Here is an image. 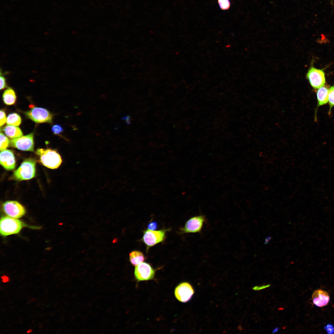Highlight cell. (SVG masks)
Returning <instances> with one entry per match:
<instances>
[{
    "instance_id": "obj_1",
    "label": "cell",
    "mask_w": 334,
    "mask_h": 334,
    "mask_svg": "<svg viewBox=\"0 0 334 334\" xmlns=\"http://www.w3.org/2000/svg\"><path fill=\"white\" fill-rule=\"evenodd\" d=\"M36 153L40 156V160L42 164L48 168H57L62 162L61 156L54 150L38 148L36 150Z\"/></svg>"
},
{
    "instance_id": "obj_2",
    "label": "cell",
    "mask_w": 334,
    "mask_h": 334,
    "mask_svg": "<svg viewBox=\"0 0 334 334\" xmlns=\"http://www.w3.org/2000/svg\"><path fill=\"white\" fill-rule=\"evenodd\" d=\"M26 225L20 220L9 216H3L0 220V234L4 237L16 234Z\"/></svg>"
},
{
    "instance_id": "obj_3",
    "label": "cell",
    "mask_w": 334,
    "mask_h": 334,
    "mask_svg": "<svg viewBox=\"0 0 334 334\" xmlns=\"http://www.w3.org/2000/svg\"><path fill=\"white\" fill-rule=\"evenodd\" d=\"M36 161L32 158H28L21 163L13 173V178L18 181L27 180L35 177Z\"/></svg>"
},
{
    "instance_id": "obj_4",
    "label": "cell",
    "mask_w": 334,
    "mask_h": 334,
    "mask_svg": "<svg viewBox=\"0 0 334 334\" xmlns=\"http://www.w3.org/2000/svg\"><path fill=\"white\" fill-rule=\"evenodd\" d=\"M169 229H162L158 230L147 229L143 232L142 241L146 245L147 250L150 247L163 242L165 238L166 232Z\"/></svg>"
},
{
    "instance_id": "obj_5",
    "label": "cell",
    "mask_w": 334,
    "mask_h": 334,
    "mask_svg": "<svg viewBox=\"0 0 334 334\" xmlns=\"http://www.w3.org/2000/svg\"><path fill=\"white\" fill-rule=\"evenodd\" d=\"M206 221L204 215H199L193 216L186 222L183 227L181 228L180 233H200Z\"/></svg>"
},
{
    "instance_id": "obj_6",
    "label": "cell",
    "mask_w": 334,
    "mask_h": 334,
    "mask_svg": "<svg viewBox=\"0 0 334 334\" xmlns=\"http://www.w3.org/2000/svg\"><path fill=\"white\" fill-rule=\"evenodd\" d=\"M24 113L28 118L36 123H52V114L45 108L33 107Z\"/></svg>"
},
{
    "instance_id": "obj_7",
    "label": "cell",
    "mask_w": 334,
    "mask_h": 334,
    "mask_svg": "<svg viewBox=\"0 0 334 334\" xmlns=\"http://www.w3.org/2000/svg\"><path fill=\"white\" fill-rule=\"evenodd\" d=\"M156 271L149 263L143 262L135 266L134 274L137 281H147L153 279Z\"/></svg>"
},
{
    "instance_id": "obj_8",
    "label": "cell",
    "mask_w": 334,
    "mask_h": 334,
    "mask_svg": "<svg viewBox=\"0 0 334 334\" xmlns=\"http://www.w3.org/2000/svg\"><path fill=\"white\" fill-rule=\"evenodd\" d=\"M11 146L24 151H34V134L32 133L20 137L13 138L10 141Z\"/></svg>"
},
{
    "instance_id": "obj_9",
    "label": "cell",
    "mask_w": 334,
    "mask_h": 334,
    "mask_svg": "<svg viewBox=\"0 0 334 334\" xmlns=\"http://www.w3.org/2000/svg\"><path fill=\"white\" fill-rule=\"evenodd\" d=\"M306 78L311 87L317 89L324 86L325 83V74L321 69L311 66L309 69L306 75Z\"/></svg>"
},
{
    "instance_id": "obj_10",
    "label": "cell",
    "mask_w": 334,
    "mask_h": 334,
    "mask_svg": "<svg viewBox=\"0 0 334 334\" xmlns=\"http://www.w3.org/2000/svg\"><path fill=\"white\" fill-rule=\"evenodd\" d=\"M2 209L6 215L16 219L22 217L26 213L24 207L15 201H8L5 202L2 204Z\"/></svg>"
},
{
    "instance_id": "obj_11",
    "label": "cell",
    "mask_w": 334,
    "mask_h": 334,
    "mask_svg": "<svg viewBox=\"0 0 334 334\" xmlns=\"http://www.w3.org/2000/svg\"><path fill=\"white\" fill-rule=\"evenodd\" d=\"M192 286L187 282H182L178 285L174 290V295L179 301L186 302L188 301L194 293Z\"/></svg>"
},
{
    "instance_id": "obj_12",
    "label": "cell",
    "mask_w": 334,
    "mask_h": 334,
    "mask_svg": "<svg viewBox=\"0 0 334 334\" xmlns=\"http://www.w3.org/2000/svg\"><path fill=\"white\" fill-rule=\"evenodd\" d=\"M1 165L7 170H13L15 166V161L12 151L8 149L1 150L0 155Z\"/></svg>"
},
{
    "instance_id": "obj_13",
    "label": "cell",
    "mask_w": 334,
    "mask_h": 334,
    "mask_svg": "<svg viewBox=\"0 0 334 334\" xmlns=\"http://www.w3.org/2000/svg\"><path fill=\"white\" fill-rule=\"evenodd\" d=\"M314 304L317 306L322 307L327 305L330 300L328 293L321 289L315 290L312 295Z\"/></svg>"
},
{
    "instance_id": "obj_14",
    "label": "cell",
    "mask_w": 334,
    "mask_h": 334,
    "mask_svg": "<svg viewBox=\"0 0 334 334\" xmlns=\"http://www.w3.org/2000/svg\"><path fill=\"white\" fill-rule=\"evenodd\" d=\"M329 89L323 86L319 88L317 92V105L315 113V119H316V111L318 107L326 104L328 102V94Z\"/></svg>"
},
{
    "instance_id": "obj_15",
    "label": "cell",
    "mask_w": 334,
    "mask_h": 334,
    "mask_svg": "<svg viewBox=\"0 0 334 334\" xmlns=\"http://www.w3.org/2000/svg\"><path fill=\"white\" fill-rule=\"evenodd\" d=\"M6 135L11 138H16L22 136L23 133L18 127L12 125H7L3 128Z\"/></svg>"
},
{
    "instance_id": "obj_16",
    "label": "cell",
    "mask_w": 334,
    "mask_h": 334,
    "mask_svg": "<svg viewBox=\"0 0 334 334\" xmlns=\"http://www.w3.org/2000/svg\"><path fill=\"white\" fill-rule=\"evenodd\" d=\"M3 101L4 103L7 105L14 104L16 100V96L14 90L8 88L4 91L2 95Z\"/></svg>"
},
{
    "instance_id": "obj_17",
    "label": "cell",
    "mask_w": 334,
    "mask_h": 334,
    "mask_svg": "<svg viewBox=\"0 0 334 334\" xmlns=\"http://www.w3.org/2000/svg\"><path fill=\"white\" fill-rule=\"evenodd\" d=\"M145 259L143 254L138 250H134L129 254V261L131 264L136 266L143 262Z\"/></svg>"
},
{
    "instance_id": "obj_18",
    "label": "cell",
    "mask_w": 334,
    "mask_h": 334,
    "mask_svg": "<svg viewBox=\"0 0 334 334\" xmlns=\"http://www.w3.org/2000/svg\"><path fill=\"white\" fill-rule=\"evenodd\" d=\"M21 122V117L16 113L10 114L7 118L6 123L8 125L18 126L20 124Z\"/></svg>"
},
{
    "instance_id": "obj_19",
    "label": "cell",
    "mask_w": 334,
    "mask_h": 334,
    "mask_svg": "<svg viewBox=\"0 0 334 334\" xmlns=\"http://www.w3.org/2000/svg\"><path fill=\"white\" fill-rule=\"evenodd\" d=\"M328 102L329 106L328 114H331L332 108L334 106V86L331 87L329 90Z\"/></svg>"
},
{
    "instance_id": "obj_20",
    "label": "cell",
    "mask_w": 334,
    "mask_h": 334,
    "mask_svg": "<svg viewBox=\"0 0 334 334\" xmlns=\"http://www.w3.org/2000/svg\"><path fill=\"white\" fill-rule=\"evenodd\" d=\"M10 143V141L8 138L2 133H0V145L1 151L5 149Z\"/></svg>"
},
{
    "instance_id": "obj_21",
    "label": "cell",
    "mask_w": 334,
    "mask_h": 334,
    "mask_svg": "<svg viewBox=\"0 0 334 334\" xmlns=\"http://www.w3.org/2000/svg\"><path fill=\"white\" fill-rule=\"evenodd\" d=\"M217 2L219 6L222 10H227L231 6L230 0H217Z\"/></svg>"
},
{
    "instance_id": "obj_22",
    "label": "cell",
    "mask_w": 334,
    "mask_h": 334,
    "mask_svg": "<svg viewBox=\"0 0 334 334\" xmlns=\"http://www.w3.org/2000/svg\"><path fill=\"white\" fill-rule=\"evenodd\" d=\"M52 130L54 134H58L62 132L63 128L60 125L56 124L52 126Z\"/></svg>"
},
{
    "instance_id": "obj_23",
    "label": "cell",
    "mask_w": 334,
    "mask_h": 334,
    "mask_svg": "<svg viewBox=\"0 0 334 334\" xmlns=\"http://www.w3.org/2000/svg\"><path fill=\"white\" fill-rule=\"evenodd\" d=\"M0 126L3 125L6 122L5 113L3 110H1L0 111Z\"/></svg>"
},
{
    "instance_id": "obj_24",
    "label": "cell",
    "mask_w": 334,
    "mask_h": 334,
    "mask_svg": "<svg viewBox=\"0 0 334 334\" xmlns=\"http://www.w3.org/2000/svg\"><path fill=\"white\" fill-rule=\"evenodd\" d=\"M157 223L156 221H151L148 224V229L152 230H155L157 228Z\"/></svg>"
},
{
    "instance_id": "obj_25",
    "label": "cell",
    "mask_w": 334,
    "mask_h": 334,
    "mask_svg": "<svg viewBox=\"0 0 334 334\" xmlns=\"http://www.w3.org/2000/svg\"><path fill=\"white\" fill-rule=\"evenodd\" d=\"M324 328L328 333H334V326L332 324H328L324 327Z\"/></svg>"
},
{
    "instance_id": "obj_26",
    "label": "cell",
    "mask_w": 334,
    "mask_h": 334,
    "mask_svg": "<svg viewBox=\"0 0 334 334\" xmlns=\"http://www.w3.org/2000/svg\"><path fill=\"white\" fill-rule=\"evenodd\" d=\"M0 90L5 88L6 86V79L5 77L1 74L0 77Z\"/></svg>"
},
{
    "instance_id": "obj_27",
    "label": "cell",
    "mask_w": 334,
    "mask_h": 334,
    "mask_svg": "<svg viewBox=\"0 0 334 334\" xmlns=\"http://www.w3.org/2000/svg\"><path fill=\"white\" fill-rule=\"evenodd\" d=\"M270 286V284H268L266 285H263L261 286H256L253 287L252 288L253 290L257 291L261 289H262L267 288L269 287Z\"/></svg>"
},
{
    "instance_id": "obj_28",
    "label": "cell",
    "mask_w": 334,
    "mask_h": 334,
    "mask_svg": "<svg viewBox=\"0 0 334 334\" xmlns=\"http://www.w3.org/2000/svg\"><path fill=\"white\" fill-rule=\"evenodd\" d=\"M1 278L2 279V282L4 283L7 282L9 280V277L6 275L2 276Z\"/></svg>"
},
{
    "instance_id": "obj_29",
    "label": "cell",
    "mask_w": 334,
    "mask_h": 334,
    "mask_svg": "<svg viewBox=\"0 0 334 334\" xmlns=\"http://www.w3.org/2000/svg\"><path fill=\"white\" fill-rule=\"evenodd\" d=\"M122 119L125 120L126 123L128 124H130L131 122V118L129 116H126L124 117Z\"/></svg>"
},
{
    "instance_id": "obj_30",
    "label": "cell",
    "mask_w": 334,
    "mask_h": 334,
    "mask_svg": "<svg viewBox=\"0 0 334 334\" xmlns=\"http://www.w3.org/2000/svg\"><path fill=\"white\" fill-rule=\"evenodd\" d=\"M271 238L272 237L270 236H268L265 239L264 243L265 244H268L270 240H271Z\"/></svg>"
},
{
    "instance_id": "obj_31",
    "label": "cell",
    "mask_w": 334,
    "mask_h": 334,
    "mask_svg": "<svg viewBox=\"0 0 334 334\" xmlns=\"http://www.w3.org/2000/svg\"><path fill=\"white\" fill-rule=\"evenodd\" d=\"M279 328L278 327H276L274 329L272 330V333H275L277 332L279 330Z\"/></svg>"
},
{
    "instance_id": "obj_32",
    "label": "cell",
    "mask_w": 334,
    "mask_h": 334,
    "mask_svg": "<svg viewBox=\"0 0 334 334\" xmlns=\"http://www.w3.org/2000/svg\"><path fill=\"white\" fill-rule=\"evenodd\" d=\"M32 329H29V330H28V331H27V333H31V332H32Z\"/></svg>"
}]
</instances>
